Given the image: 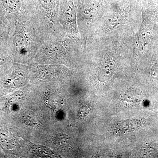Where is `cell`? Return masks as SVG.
I'll return each instance as SVG.
<instances>
[{"mask_svg":"<svg viewBox=\"0 0 158 158\" xmlns=\"http://www.w3.org/2000/svg\"><path fill=\"white\" fill-rule=\"evenodd\" d=\"M120 22L121 19L119 15H116L114 16H112L109 18L107 21V25L108 29L112 30L116 28L120 25Z\"/></svg>","mask_w":158,"mask_h":158,"instance_id":"1","label":"cell"},{"mask_svg":"<svg viewBox=\"0 0 158 158\" xmlns=\"http://www.w3.org/2000/svg\"><path fill=\"white\" fill-rule=\"evenodd\" d=\"M153 16L158 22V10H154L153 12Z\"/></svg>","mask_w":158,"mask_h":158,"instance_id":"2","label":"cell"}]
</instances>
